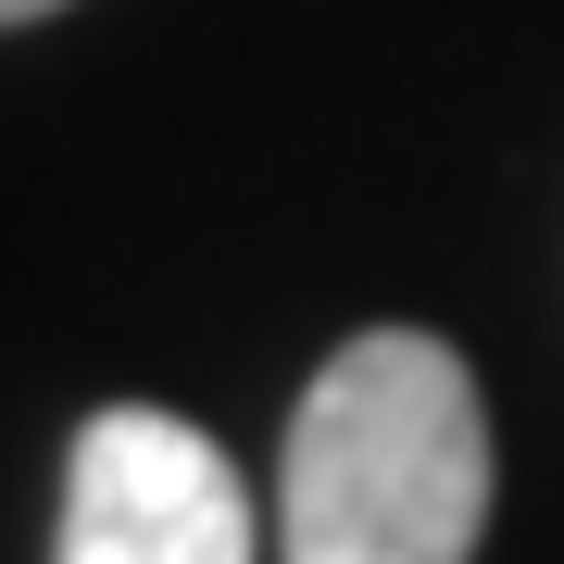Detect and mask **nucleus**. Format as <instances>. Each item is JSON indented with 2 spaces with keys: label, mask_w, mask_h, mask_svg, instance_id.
<instances>
[{
  "label": "nucleus",
  "mask_w": 564,
  "mask_h": 564,
  "mask_svg": "<svg viewBox=\"0 0 564 564\" xmlns=\"http://www.w3.org/2000/svg\"><path fill=\"white\" fill-rule=\"evenodd\" d=\"M289 564H477L489 527V402L452 339L364 326L289 414L276 477Z\"/></svg>",
  "instance_id": "nucleus-1"
},
{
  "label": "nucleus",
  "mask_w": 564,
  "mask_h": 564,
  "mask_svg": "<svg viewBox=\"0 0 564 564\" xmlns=\"http://www.w3.org/2000/svg\"><path fill=\"white\" fill-rule=\"evenodd\" d=\"M51 564H251V489L188 414L113 402L76 426Z\"/></svg>",
  "instance_id": "nucleus-2"
},
{
  "label": "nucleus",
  "mask_w": 564,
  "mask_h": 564,
  "mask_svg": "<svg viewBox=\"0 0 564 564\" xmlns=\"http://www.w3.org/2000/svg\"><path fill=\"white\" fill-rule=\"evenodd\" d=\"M39 13H63V0H0V25H39Z\"/></svg>",
  "instance_id": "nucleus-3"
}]
</instances>
